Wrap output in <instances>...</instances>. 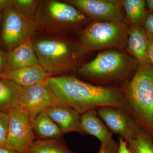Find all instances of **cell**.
Masks as SVG:
<instances>
[{
    "label": "cell",
    "mask_w": 153,
    "mask_h": 153,
    "mask_svg": "<svg viewBox=\"0 0 153 153\" xmlns=\"http://www.w3.org/2000/svg\"><path fill=\"white\" fill-rule=\"evenodd\" d=\"M139 61L125 53L107 50L99 54L90 62L78 69L79 74L99 82L123 81L135 72Z\"/></svg>",
    "instance_id": "4"
},
{
    "label": "cell",
    "mask_w": 153,
    "mask_h": 153,
    "mask_svg": "<svg viewBox=\"0 0 153 153\" xmlns=\"http://www.w3.org/2000/svg\"><path fill=\"white\" fill-rule=\"evenodd\" d=\"M88 19L71 4L56 0L39 1L34 16L37 30L58 36L85 24Z\"/></svg>",
    "instance_id": "5"
},
{
    "label": "cell",
    "mask_w": 153,
    "mask_h": 153,
    "mask_svg": "<svg viewBox=\"0 0 153 153\" xmlns=\"http://www.w3.org/2000/svg\"><path fill=\"white\" fill-rule=\"evenodd\" d=\"M121 4L131 25H144L147 16L146 2L144 0H121Z\"/></svg>",
    "instance_id": "19"
},
{
    "label": "cell",
    "mask_w": 153,
    "mask_h": 153,
    "mask_svg": "<svg viewBox=\"0 0 153 153\" xmlns=\"http://www.w3.org/2000/svg\"><path fill=\"white\" fill-rule=\"evenodd\" d=\"M80 124L84 134L97 138L107 153H118L119 143L113 138V133L99 118L96 109L89 110L81 115Z\"/></svg>",
    "instance_id": "12"
},
{
    "label": "cell",
    "mask_w": 153,
    "mask_h": 153,
    "mask_svg": "<svg viewBox=\"0 0 153 153\" xmlns=\"http://www.w3.org/2000/svg\"><path fill=\"white\" fill-rule=\"evenodd\" d=\"M13 0H0V10L3 12L4 10L13 6Z\"/></svg>",
    "instance_id": "28"
},
{
    "label": "cell",
    "mask_w": 153,
    "mask_h": 153,
    "mask_svg": "<svg viewBox=\"0 0 153 153\" xmlns=\"http://www.w3.org/2000/svg\"><path fill=\"white\" fill-rule=\"evenodd\" d=\"M0 153H20L18 151L6 147L5 146H0Z\"/></svg>",
    "instance_id": "29"
},
{
    "label": "cell",
    "mask_w": 153,
    "mask_h": 153,
    "mask_svg": "<svg viewBox=\"0 0 153 153\" xmlns=\"http://www.w3.org/2000/svg\"><path fill=\"white\" fill-rule=\"evenodd\" d=\"M122 91L128 111L153 139V67L149 61L139 62Z\"/></svg>",
    "instance_id": "2"
},
{
    "label": "cell",
    "mask_w": 153,
    "mask_h": 153,
    "mask_svg": "<svg viewBox=\"0 0 153 153\" xmlns=\"http://www.w3.org/2000/svg\"><path fill=\"white\" fill-rule=\"evenodd\" d=\"M63 104L50 88L47 81L23 87L19 107L30 114L31 119L51 107Z\"/></svg>",
    "instance_id": "10"
},
{
    "label": "cell",
    "mask_w": 153,
    "mask_h": 153,
    "mask_svg": "<svg viewBox=\"0 0 153 153\" xmlns=\"http://www.w3.org/2000/svg\"><path fill=\"white\" fill-rule=\"evenodd\" d=\"M23 87L8 79L0 78V111L7 113L19 107Z\"/></svg>",
    "instance_id": "18"
},
{
    "label": "cell",
    "mask_w": 153,
    "mask_h": 153,
    "mask_svg": "<svg viewBox=\"0 0 153 153\" xmlns=\"http://www.w3.org/2000/svg\"><path fill=\"white\" fill-rule=\"evenodd\" d=\"M27 153H76L71 150L61 139L34 141Z\"/></svg>",
    "instance_id": "20"
},
{
    "label": "cell",
    "mask_w": 153,
    "mask_h": 153,
    "mask_svg": "<svg viewBox=\"0 0 153 153\" xmlns=\"http://www.w3.org/2000/svg\"><path fill=\"white\" fill-rule=\"evenodd\" d=\"M113 134H118L126 142L136 137L141 126L126 111L112 106H102L97 109Z\"/></svg>",
    "instance_id": "11"
},
{
    "label": "cell",
    "mask_w": 153,
    "mask_h": 153,
    "mask_svg": "<svg viewBox=\"0 0 153 153\" xmlns=\"http://www.w3.org/2000/svg\"><path fill=\"white\" fill-rule=\"evenodd\" d=\"M7 54L0 47V76L5 70L7 64Z\"/></svg>",
    "instance_id": "26"
},
{
    "label": "cell",
    "mask_w": 153,
    "mask_h": 153,
    "mask_svg": "<svg viewBox=\"0 0 153 153\" xmlns=\"http://www.w3.org/2000/svg\"><path fill=\"white\" fill-rule=\"evenodd\" d=\"M126 142L131 153H153V139L142 127L135 138Z\"/></svg>",
    "instance_id": "21"
},
{
    "label": "cell",
    "mask_w": 153,
    "mask_h": 153,
    "mask_svg": "<svg viewBox=\"0 0 153 153\" xmlns=\"http://www.w3.org/2000/svg\"><path fill=\"white\" fill-rule=\"evenodd\" d=\"M147 33V32H146ZM149 38V45L147 51V58L153 67V38L149 35L147 33Z\"/></svg>",
    "instance_id": "25"
},
{
    "label": "cell",
    "mask_w": 153,
    "mask_h": 153,
    "mask_svg": "<svg viewBox=\"0 0 153 153\" xmlns=\"http://www.w3.org/2000/svg\"><path fill=\"white\" fill-rule=\"evenodd\" d=\"M149 38L144 25H132L129 27L127 50L139 62L149 61Z\"/></svg>",
    "instance_id": "16"
},
{
    "label": "cell",
    "mask_w": 153,
    "mask_h": 153,
    "mask_svg": "<svg viewBox=\"0 0 153 153\" xmlns=\"http://www.w3.org/2000/svg\"><path fill=\"white\" fill-rule=\"evenodd\" d=\"M13 6L25 16L34 20L35 13L39 1L13 0Z\"/></svg>",
    "instance_id": "22"
},
{
    "label": "cell",
    "mask_w": 153,
    "mask_h": 153,
    "mask_svg": "<svg viewBox=\"0 0 153 153\" xmlns=\"http://www.w3.org/2000/svg\"><path fill=\"white\" fill-rule=\"evenodd\" d=\"M7 113L8 134L5 146L20 153H27L35 138L30 114L19 107Z\"/></svg>",
    "instance_id": "8"
},
{
    "label": "cell",
    "mask_w": 153,
    "mask_h": 153,
    "mask_svg": "<svg viewBox=\"0 0 153 153\" xmlns=\"http://www.w3.org/2000/svg\"><path fill=\"white\" fill-rule=\"evenodd\" d=\"M45 111L57 125L63 134L71 132L84 134L80 124L81 115L73 108L59 104L49 108Z\"/></svg>",
    "instance_id": "13"
},
{
    "label": "cell",
    "mask_w": 153,
    "mask_h": 153,
    "mask_svg": "<svg viewBox=\"0 0 153 153\" xmlns=\"http://www.w3.org/2000/svg\"><path fill=\"white\" fill-rule=\"evenodd\" d=\"M7 54L5 70L40 65L31 39L19 44Z\"/></svg>",
    "instance_id": "15"
},
{
    "label": "cell",
    "mask_w": 153,
    "mask_h": 153,
    "mask_svg": "<svg viewBox=\"0 0 153 153\" xmlns=\"http://www.w3.org/2000/svg\"><path fill=\"white\" fill-rule=\"evenodd\" d=\"M9 123L8 113L0 111V146H5L8 134Z\"/></svg>",
    "instance_id": "23"
},
{
    "label": "cell",
    "mask_w": 153,
    "mask_h": 153,
    "mask_svg": "<svg viewBox=\"0 0 153 153\" xmlns=\"http://www.w3.org/2000/svg\"><path fill=\"white\" fill-rule=\"evenodd\" d=\"M89 19L99 22L123 21L124 13L120 1L115 0H66Z\"/></svg>",
    "instance_id": "9"
},
{
    "label": "cell",
    "mask_w": 153,
    "mask_h": 153,
    "mask_svg": "<svg viewBox=\"0 0 153 153\" xmlns=\"http://www.w3.org/2000/svg\"><path fill=\"white\" fill-rule=\"evenodd\" d=\"M31 40L39 63L52 76L71 70L86 53L79 43L58 35L44 33Z\"/></svg>",
    "instance_id": "3"
},
{
    "label": "cell",
    "mask_w": 153,
    "mask_h": 153,
    "mask_svg": "<svg viewBox=\"0 0 153 153\" xmlns=\"http://www.w3.org/2000/svg\"><path fill=\"white\" fill-rule=\"evenodd\" d=\"M34 134L41 139H61L63 134L60 128L45 111L31 119Z\"/></svg>",
    "instance_id": "17"
},
{
    "label": "cell",
    "mask_w": 153,
    "mask_h": 153,
    "mask_svg": "<svg viewBox=\"0 0 153 153\" xmlns=\"http://www.w3.org/2000/svg\"><path fill=\"white\" fill-rule=\"evenodd\" d=\"M128 31L124 21L94 22L83 30L79 43L85 52L104 49H122L126 47Z\"/></svg>",
    "instance_id": "6"
},
{
    "label": "cell",
    "mask_w": 153,
    "mask_h": 153,
    "mask_svg": "<svg viewBox=\"0 0 153 153\" xmlns=\"http://www.w3.org/2000/svg\"><path fill=\"white\" fill-rule=\"evenodd\" d=\"M119 142V150L118 153H131L128 149L126 142L124 140L120 137Z\"/></svg>",
    "instance_id": "27"
},
{
    "label": "cell",
    "mask_w": 153,
    "mask_h": 153,
    "mask_svg": "<svg viewBox=\"0 0 153 153\" xmlns=\"http://www.w3.org/2000/svg\"><path fill=\"white\" fill-rule=\"evenodd\" d=\"M144 27L147 33L153 38V12L147 14Z\"/></svg>",
    "instance_id": "24"
},
{
    "label": "cell",
    "mask_w": 153,
    "mask_h": 153,
    "mask_svg": "<svg viewBox=\"0 0 153 153\" xmlns=\"http://www.w3.org/2000/svg\"><path fill=\"white\" fill-rule=\"evenodd\" d=\"M2 15L0 47L7 53L33 38L37 28L34 20L25 16L13 6L4 10Z\"/></svg>",
    "instance_id": "7"
},
{
    "label": "cell",
    "mask_w": 153,
    "mask_h": 153,
    "mask_svg": "<svg viewBox=\"0 0 153 153\" xmlns=\"http://www.w3.org/2000/svg\"><path fill=\"white\" fill-rule=\"evenodd\" d=\"M98 153H107L105 148L103 146H102V145H101V146H100Z\"/></svg>",
    "instance_id": "31"
},
{
    "label": "cell",
    "mask_w": 153,
    "mask_h": 153,
    "mask_svg": "<svg viewBox=\"0 0 153 153\" xmlns=\"http://www.w3.org/2000/svg\"><path fill=\"white\" fill-rule=\"evenodd\" d=\"M47 82L62 104L73 108L80 114L105 106L128 111L123 92L117 88L92 85L70 75L52 76Z\"/></svg>",
    "instance_id": "1"
},
{
    "label": "cell",
    "mask_w": 153,
    "mask_h": 153,
    "mask_svg": "<svg viewBox=\"0 0 153 153\" xmlns=\"http://www.w3.org/2000/svg\"><path fill=\"white\" fill-rule=\"evenodd\" d=\"M146 6L151 11L153 12V0H147L146 1Z\"/></svg>",
    "instance_id": "30"
},
{
    "label": "cell",
    "mask_w": 153,
    "mask_h": 153,
    "mask_svg": "<svg viewBox=\"0 0 153 153\" xmlns=\"http://www.w3.org/2000/svg\"><path fill=\"white\" fill-rule=\"evenodd\" d=\"M2 12L0 10V34H1V27L2 20Z\"/></svg>",
    "instance_id": "32"
},
{
    "label": "cell",
    "mask_w": 153,
    "mask_h": 153,
    "mask_svg": "<svg viewBox=\"0 0 153 153\" xmlns=\"http://www.w3.org/2000/svg\"><path fill=\"white\" fill-rule=\"evenodd\" d=\"M52 76L39 65L5 70L1 74L0 78L11 80L22 87H26L46 82Z\"/></svg>",
    "instance_id": "14"
}]
</instances>
